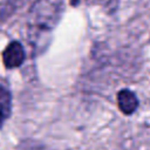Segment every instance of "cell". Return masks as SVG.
<instances>
[{
    "instance_id": "obj_5",
    "label": "cell",
    "mask_w": 150,
    "mask_h": 150,
    "mask_svg": "<svg viewBox=\"0 0 150 150\" xmlns=\"http://www.w3.org/2000/svg\"><path fill=\"white\" fill-rule=\"evenodd\" d=\"M69 1H70V5L71 6H77L79 2H80V0H69Z\"/></svg>"
},
{
    "instance_id": "obj_2",
    "label": "cell",
    "mask_w": 150,
    "mask_h": 150,
    "mask_svg": "<svg viewBox=\"0 0 150 150\" xmlns=\"http://www.w3.org/2000/svg\"><path fill=\"white\" fill-rule=\"evenodd\" d=\"M2 61L6 68L20 67L25 61V49L19 41H12L2 53Z\"/></svg>"
},
{
    "instance_id": "obj_3",
    "label": "cell",
    "mask_w": 150,
    "mask_h": 150,
    "mask_svg": "<svg viewBox=\"0 0 150 150\" xmlns=\"http://www.w3.org/2000/svg\"><path fill=\"white\" fill-rule=\"evenodd\" d=\"M117 102H118L120 110L125 115L132 114L138 107V98L129 89H122L118 91Z\"/></svg>"
},
{
    "instance_id": "obj_1",
    "label": "cell",
    "mask_w": 150,
    "mask_h": 150,
    "mask_svg": "<svg viewBox=\"0 0 150 150\" xmlns=\"http://www.w3.org/2000/svg\"><path fill=\"white\" fill-rule=\"evenodd\" d=\"M63 13L61 0H38L29 11L28 22L34 29L41 32L52 30Z\"/></svg>"
},
{
    "instance_id": "obj_4",
    "label": "cell",
    "mask_w": 150,
    "mask_h": 150,
    "mask_svg": "<svg viewBox=\"0 0 150 150\" xmlns=\"http://www.w3.org/2000/svg\"><path fill=\"white\" fill-rule=\"evenodd\" d=\"M12 110V96L8 89L0 84V128L9 117Z\"/></svg>"
}]
</instances>
